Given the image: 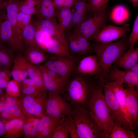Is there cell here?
Wrapping results in <instances>:
<instances>
[{"label": "cell", "instance_id": "cell-4", "mask_svg": "<svg viewBox=\"0 0 138 138\" xmlns=\"http://www.w3.org/2000/svg\"><path fill=\"white\" fill-rule=\"evenodd\" d=\"M71 116L75 122L79 138H103V131L88 108L73 109Z\"/></svg>", "mask_w": 138, "mask_h": 138}, {"label": "cell", "instance_id": "cell-17", "mask_svg": "<svg viewBox=\"0 0 138 138\" xmlns=\"http://www.w3.org/2000/svg\"><path fill=\"white\" fill-rule=\"evenodd\" d=\"M106 83L112 91L120 108L132 125L126 108L125 93L123 82L122 81L117 80Z\"/></svg>", "mask_w": 138, "mask_h": 138}, {"label": "cell", "instance_id": "cell-20", "mask_svg": "<svg viewBox=\"0 0 138 138\" xmlns=\"http://www.w3.org/2000/svg\"><path fill=\"white\" fill-rule=\"evenodd\" d=\"M59 120L45 114L40 119L36 138H51Z\"/></svg>", "mask_w": 138, "mask_h": 138}, {"label": "cell", "instance_id": "cell-53", "mask_svg": "<svg viewBox=\"0 0 138 138\" xmlns=\"http://www.w3.org/2000/svg\"><path fill=\"white\" fill-rule=\"evenodd\" d=\"M7 0H0V11L5 8Z\"/></svg>", "mask_w": 138, "mask_h": 138}, {"label": "cell", "instance_id": "cell-19", "mask_svg": "<svg viewBox=\"0 0 138 138\" xmlns=\"http://www.w3.org/2000/svg\"><path fill=\"white\" fill-rule=\"evenodd\" d=\"M56 10L53 0H39L34 15L38 19L56 20Z\"/></svg>", "mask_w": 138, "mask_h": 138}, {"label": "cell", "instance_id": "cell-37", "mask_svg": "<svg viewBox=\"0 0 138 138\" xmlns=\"http://www.w3.org/2000/svg\"><path fill=\"white\" fill-rule=\"evenodd\" d=\"M110 0H87L88 8L93 16L104 10L108 7Z\"/></svg>", "mask_w": 138, "mask_h": 138}, {"label": "cell", "instance_id": "cell-3", "mask_svg": "<svg viewBox=\"0 0 138 138\" xmlns=\"http://www.w3.org/2000/svg\"><path fill=\"white\" fill-rule=\"evenodd\" d=\"M103 85L100 82L97 85L88 109L103 131V138H107L114 121L105 101L103 90Z\"/></svg>", "mask_w": 138, "mask_h": 138}, {"label": "cell", "instance_id": "cell-23", "mask_svg": "<svg viewBox=\"0 0 138 138\" xmlns=\"http://www.w3.org/2000/svg\"><path fill=\"white\" fill-rule=\"evenodd\" d=\"M22 52L29 62L34 65L43 63L50 55L39 47H27L24 49Z\"/></svg>", "mask_w": 138, "mask_h": 138}, {"label": "cell", "instance_id": "cell-35", "mask_svg": "<svg viewBox=\"0 0 138 138\" xmlns=\"http://www.w3.org/2000/svg\"><path fill=\"white\" fill-rule=\"evenodd\" d=\"M92 17L93 16L90 12L87 13L80 12L75 10L74 9L71 24L66 33L73 32L76 30L83 22Z\"/></svg>", "mask_w": 138, "mask_h": 138}, {"label": "cell", "instance_id": "cell-8", "mask_svg": "<svg viewBox=\"0 0 138 138\" xmlns=\"http://www.w3.org/2000/svg\"><path fill=\"white\" fill-rule=\"evenodd\" d=\"M108 7L83 22L76 30L90 41L102 28L108 25L109 18Z\"/></svg>", "mask_w": 138, "mask_h": 138}, {"label": "cell", "instance_id": "cell-18", "mask_svg": "<svg viewBox=\"0 0 138 138\" xmlns=\"http://www.w3.org/2000/svg\"><path fill=\"white\" fill-rule=\"evenodd\" d=\"M138 63V48L128 50L123 53L112 65L124 70L128 71Z\"/></svg>", "mask_w": 138, "mask_h": 138}, {"label": "cell", "instance_id": "cell-29", "mask_svg": "<svg viewBox=\"0 0 138 138\" xmlns=\"http://www.w3.org/2000/svg\"><path fill=\"white\" fill-rule=\"evenodd\" d=\"M40 118L35 116L26 115L24 119L23 126L24 138H36Z\"/></svg>", "mask_w": 138, "mask_h": 138}, {"label": "cell", "instance_id": "cell-27", "mask_svg": "<svg viewBox=\"0 0 138 138\" xmlns=\"http://www.w3.org/2000/svg\"><path fill=\"white\" fill-rule=\"evenodd\" d=\"M36 23L31 21L25 28L22 33L23 49L29 47H39L36 39Z\"/></svg>", "mask_w": 138, "mask_h": 138}, {"label": "cell", "instance_id": "cell-54", "mask_svg": "<svg viewBox=\"0 0 138 138\" xmlns=\"http://www.w3.org/2000/svg\"><path fill=\"white\" fill-rule=\"evenodd\" d=\"M132 3L133 6L136 7L138 5V0H130Z\"/></svg>", "mask_w": 138, "mask_h": 138}, {"label": "cell", "instance_id": "cell-1", "mask_svg": "<svg viewBox=\"0 0 138 138\" xmlns=\"http://www.w3.org/2000/svg\"><path fill=\"white\" fill-rule=\"evenodd\" d=\"M100 82L96 76L74 72L68 80L61 96L73 109L88 108L96 88Z\"/></svg>", "mask_w": 138, "mask_h": 138}, {"label": "cell", "instance_id": "cell-45", "mask_svg": "<svg viewBox=\"0 0 138 138\" xmlns=\"http://www.w3.org/2000/svg\"><path fill=\"white\" fill-rule=\"evenodd\" d=\"M77 0H53L54 4L56 8H71L74 5Z\"/></svg>", "mask_w": 138, "mask_h": 138}, {"label": "cell", "instance_id": "cell-25", "mask_svg": "<svg viewBox=\"0 0 138 138\" xmlns=\"http://www.w3.org/2000/svg\"><path fill=\"white\" fill-rule=\"evenodd\" d=\"M41 49L50 54L61 56L71 55L67 45L51 37Z\"/></svg>", "mask_w": 138, "mask_h": 138}, {"label": "cell", "instance_id": "cell-15", "mask_svg": "<svg viewBox=\"0 0 138 138\" xmlns=\"http://www.w3.org/2000/svg\"><path fill=\"white\" fill-rule=\"evenodd\" d=\"M36 23L40 29L51 37L67 46L65 34L60 27L56 20L38 19Z\"/></svg>", "mask_w": 138, "mask_h": 138}, {"label": "cell", "instance_id": "cell-36", "mask_svg": "<svg viewBox=\"0 0 138 138\" xmlns=\"http://www.w3.org/2000/svg\"><path fill=\"white\" fill-rule=\"evenodd\" d=\"M67 116H64L59 120L52 134L51 138H68L66 120Z\"/></svg>", "mask_w": 138, "mask_h": 138}, {"label": "cell", "instance_id": "cell-2", "mask_svg": "<svg viewBox=\"0 0 138 138\" xmlns=\"http://www.w3.org/2000/svg\"><path fill=\"white\" fill-rule=\"evenodd\" d=\"M92 45L102 70L100 79L101 81L111 66L123 53L130 48L128 37L126 35L115 42H94Z\"/></svg>", "mask_w": 138, "mask_h": 138}, {"label": "cell", "instance_id": "cell-7", "mask_svg": "<svg viewBox=\"0 0 138 138\" xmlns=\"http://www.w3.org/2000/svg\"><path fill=\"white\" fill-rule=\"evenodd\" d=\"M72 112L70 104L60 95L48 93L45 114L59 120L64 116H71Z\"/></svg>", "mask_w": 138, "mask_h": 138}, {"label": "cell", "instance_id": "cell-56", "mask_svg": "<svg viewBox=\"0 0 138 138\" xmlns=\"http://www.w3.org/2000/svg\"><path fill=\"white\" fill-rule=\"evenodd\" d=\"M14 0H7L8 1H11Z\"/></svg>", "mask_w": 138, "mask_h": 138}, {"label": "cell", "instance_id": "cell-6", "mask_svg": "<svg viewBox=\"0 0 138 138\" xmlns=\"http://www.w3.org/2000/svg\"><path fill=\"white\" fill-rule=\"evenodd\" d=\"M48 95L47 90L40 91L28 95L20 96L19 99L26 114L40 118L45 115Z\"/></svg>", "mask_w": 138, "mask_h": 138}, {"label": "cell", "instance_id": "cell-39", "mask_svg": "<svg viewBox=\"0 0 138 138\" xmlns=\"http://www.w3.org/2000/svg\"><path fill=\"white\" fill-rule=\"evenodd\" d=\"M20 103L19 97H13L3 94L0 97V114L8 108Z\"/></svg>", "mask_w": 138, "mask_h": 138}, {"label": "cell", "instance_id": "cell-55", "mask_svg": "<svg viewBox=\"0 0 138 138\" xmlns=\"http://www.w3.org/2000/svg\"><path fill=\"white\" fill-rule=\"evenodd\" d=\"M3 94L2 89L0 88V97Z\"/></svg>", "mask_w": 138, "mask_h": 138}, {"label": "cell", "instance_id": "cell-42", "mask_svg": "<svg viewBox=\"0 0 138 138\" xmlns=\"http://www.w3.org/2000/svg\"><path fill=\"white\" fill-rule=\"evenodd\" d=\"M36 6L30 0H21L19 12L32 16L36 11Z\"/></svg>", "mask_w": 138, "mask_h": 138}, {"label": "cell", "instance_id": "cell-10", "mask_svg": "<svg viewBox=\"0 0 138 138\" xmlns=\"http://www.w3.org/2000/svg\"><path fill=\"white\" fill-rule=\"evenodd\" d=\"M20 1H7L5 8L12 31L10 45L17 52L22 51L23 49L22 38L18 34L17 28V16Z\"/></svg>", "mask_w": 138, "mask_h": 138}, {"label": "cell", "instance_id": "cell-34", "mask_svg": "<svg viewBox=\"0 0 138 138\" xmlns=\"http://www.w3.org/2000/svg\"><path fill=\"white\" fill-rule=\"evenodd\" d=\"M126 8L122 5H119L114 7L109 14V17L112 21L117 24L124 22L129 17Z\"/></svg>", "mask_w": 138, "mask_h": 138}, {"label": "cell", "instance_id": "cell-33", "mask_svg": "<svg viewBox=\"0 0 138 138\" xmlns=\"http://www.w3.org/2000/svg\"><path fill=\"white\" fill-rule=\"evenodd\" d=\"M132 131L126 129L114 121L107 138H135Z\"/></svg>", "mask_w": 138, "mask_h": 138}, {"label": "cell", "instance_id": "cell-13", "mask_svg": "<svg viewBox=\"0 0 138 138\" xmlns=\"http://www.w3.org/2000/svg\"><path fill=\"white\" fill-rule=\"evenodd\" d=\"M124 85L126 109L130 122L134 129L138 123V88L126 84Z\"/></svg>", "mask_w": 138, "mask_h": 138}, {"label": "cell", "instance_id": "cell-9", "mask_svg": "<svg viewBox=\"0 0 138 138\" xmlns=\"http://www.w3.org/2000/svg\"><path fill=\"white\" fill-rule=\"evenodd\" d=\"M105 101L111 115L116 122L127 129H133L119 105L112 91L105 83L103 86Z\"/></svg>", "mask_w": 138, "mask_h": 138}, {"label": "cell", "instance_id": "cell-32", "mask_svg": "<svg viewBox=\"0 0 138 138\" xmlns=\"http://www.w3.org/2000/svg\"><path fill=\"white\" fill-rule=\"evenodd\" d=\"M72 32L77 40L80 54L87 55L94 54L90 41L77 30Z\"/></svg>", "mask_w": 138, "mask_h": 138}, {"label": "cell", "instance_id": "cell-41", "mask_svg": "<svg viewBox=\"0 0 138 138\" xmlns=\"http://www.w3.org/2000/svg\"><path fill=\"white\" fill-rule=\"evenodd\" d=\"M6 94L14 98H19L20 96V89L19 82L14 79L9 80L6 88Z\"/></svg>", "mask_w": 138, "mask_h": 138}, {"label": "cell", "instance_id": "cell-21", "mask_svg": "<svg viewBox=\"0 0 138 138\" xmlns=\"http://www.w3.org/2000/svg\"><path fill=\"white\" fill-rule=\"evenodd\" d=\"M17 52L8 44H0V71H11Z\"/></svg>", "mask_w": 138, "mask_h": 138}, {"label": "cell", "instance_id": "cell-40", "mask_svg": "<svg viewBox=\"0 0 138 138\" xmlns=\"http://www.w3.org/2000/svg\"><path fill=\"white\" fill-rule=\"evenodd\" d=\"M31 16L18 11L17 16V31L21 38L24 29L31 21Z\"/></svg>", "mask_w": 138, "mask_h": 138}, {"label": "cell", "instance_id": "cell-12", "mask_svg": "<svg viewBox=\"0 0 138 138\" xmlns=\"http://www.w3.org/2000/svg\"><path fill=\"white\" fill-rule=\"evenodd\" d=\"M117 80L122 81L127 85L138 88V74L129 71L121 70L112 65L103 78L101 82L104 84L106 82Z\"/></svg>", "mask_w": 138, "mask_h": 138}, {"label": "cell", "instance_id": "cell-24", "mask_svg": "<svg viewBox=\"0 0 138 138\" xmlns=\"http://www.w3.org/2000/svg\"><path fill=\"white\" fill-rule=\"evenodd\" d=\"M12 36L11 25L4 8L0 11V44L10 46Z\"/></svg>", "mask_w": 138, "mask_h": 138}, {"label": "cell", "instance_id": "cell-30", "mask_svg": "<svg viewBox=\"0 0 138 138\" xmlns=\"http://www.w3.org/2000/svg\"><path fill=\"white\" fill-rule=\"evenodd\" d=\"M21 102L11 106L0 114V120L5 122L17 119L24 118L26 116Z\"/></svg>", "mask_w": 138, "mask_h": 138}, {"label": "cell", "instance_id": "cell-51", "mask_svg": "<svg viewBox=\"0 0 138 138\" xmlns=\"http://www.w3.org/2000/svg\"><path fill=\"white\" fill-rule=\"evenodd\" d=\"M128 71L138 74V63L132 66Z\"/></svg>", "mask_w": 138, "mask_h": 138}, {"label": "cell", "instance_id": "cell-52", "mask_svg": "<svg viewBox=\"0 0 138 138\" xmlns=\"http://www.w3.org/2000/svg\"><path fill=\"white\" fill-rule=\"evenodd\" d=\"M4 133V123L0 120V137L3 136Z\"/></svg>", "mask_w": 138, "mask_h": 138}, {"label": "cell", "instance_id": "cell-38", "mask_svg": "<svg viewBox=\"0 0 138 138\" xmlns=\"http://www.w3.org/2000/svg\"><path fill=\"white\" fill-rule=\"evenodd\" d=\"M65 34L67 47L70 55H80L77 40L73 32H68Z\"/></svg>", "mask_w": 138, "mask_h": 138}, {"label": "cell", "instance_id": "cell-14", "mask_svg": "<svg viewBox=\"0 0 138 138\" xmlns=\"http://www.w3.org/2000/svg\"><path fill=\"white\" fill-rule=\"evenodd\" d=\"M74 72L96 76L100 80L102 71L97 57L94 54H89L82 58L78 63Z\"/></svg>", "mask_w": 138, "mask_h": 138}, {"label": "cell", "instance_id": "cell-16", "mask_svg": "<svg viewBox=\"0 0 138 138\" xmlns=\"http://www.w3.org/2000/svg\"><path fill=\"white\" fill-rule=\"evenodd\" d=\"M28 63L22 51L17 53L11 71L14 79L20 82L27 78Z\"/></svg>", "mask_w": 138, "mask_h": 138}, {"label": "cell", "instance_id": "cell-49", "mask_svg": "<svg viewBox=\"0 0 138 138\" xmlns=\"http://www.w3.org/2000/svg\"><path fill=\"white\" fill-rule=\"evenodd\" d=\"M11 76L10 71H0V79H4L9 82Z\"/></svg>", "mask_w": 138, "mask_h": 138}, {"label": "cell", "instance_id": "cell-11", "mask_svg": "<svg viewBox=\"0 0 138 138\" xmlns=\"http://www.w3.org/2000/svg\"><path fill=\"white\" fill-rule=\"evenodd\" d=\"M130 28L129 24H124L121 27L107 25L101 29L93 37L91 41L94 42L107 43L126 35Z\"/></svg>", "mask_w": 138, "mask_h": 138}, {"label": "cell", "instance_id": "cell-47", "mask_svg": "<svg viewBox=\"0 0 138 138\" xmlns=\"http://www.w3.org/2000/svg\"><path fill=\"white\" fill-rule=\"evenodd\" d=\"M20 96L32 94L40 90L36 87L29 86L20 88Z\"/></svg>", "mask_w": 138, "mask_h": 138}, {"label": "cell", "instance_id": "cell-43", "mask_svg": "<svg viewBox=\"0 0 138 138\" xmlns=\"http://www.w3.org/2000/svg\"><path fill=\"white\" fill-rule=\"evenodd\" d=\"M130 49L134 48V45L138 40V15L137 14L134 23L132 32L128 37Z\"/></svg>", "mask_w": 138, "mask_h": 138}, {"label": "cell", "instance_id": "cell-22", "mask_svg": "<svg viewBox=\"0 0 138 138\" xmlns=\"http://www.w3.org/2000/svg\"><path fill=\"white\" fill-rule=\"evenodd\" d=\"M24 119H16L4 123V133L3 137L18 138L23 134Z\"/></svg>", "mask_w": 138, "mask_h": 138}, {"label": "cell", "instance_id": "cell-26", "mask_svg": "<svg viewBox=\"0 0 138 138\" xmlns=\"http://www.w3.org/2000/svg\"><path fill=\"white\" fill-rule=\"evenodd\" d=\"M73 8H56V16L61 29L65 33L67 32L71 24Z\"/></svg>", "mask_w": 138, "mask_h": 138}, {"label": "cell", "instance_id": "cell-50", "mask_svg": "<svg viewBox=\"0 0 138 138\" xmlns=\"http://www.w3.org/2000/svg\"><path fill=\"white\" fill-rule=\"evenodd\" d=\"M8 82L5 80L0 79V88L2 90L6 88Z\"/></svg>", "mask_w": 138, "mask_h": 138}, {"label": "cell", "instance_id": "cell-46", "mask_svg": "<svg viewBox=\"0 0 138 138\" xmlns=\"http://www.w3.org/2000/svg\"><path fill=\"white\" fill-rule=\"evenodd\" d=\"M87 1V0H77L73 6V8L75 10L80 12H90L88 8Z\"/></svg>", "mask_w": 138, "mask_h": 138}, {"label": "cell", "instance_id": "cell-31", "mask_svg": "<svg viewBox=\"0 0 138 138\" xmlns=\"http://www.w3.org/2000/svg\"><path fill=\"white\" fill-rule=\"evenodd\" d=\"M27 73L29 78L40 90L42 91L47 90L44 84L41 72L37 65H33L29 62Z\"/></svg>", "mask_w": 138, "mask_h": 138}, {"label": "cell", "instance_id": "cell-44", "mask_svg": "<svg viewBox=\"0 0 138 138\" xmlns=\"http://www.w3.org/2000/svg\"><path fill=\"white\" fill-rule=\"evenodd\" d=\"M66 120L70 137L79 138L77 132L75 122L72 117L71 116H67Z\"/></svg>", "mask_w": 138, "mask_h": 138}, {"label": "cell", "instance_id": "cell-28", "mask_svg": "<svg viewBox=\"0 0 138 138\" xmlns=\"http://www.w3.org/2000/svg\"><path fill=\"white\" fill-rule=\"evenodd\" d=\"M37 65L41 71L44 84L48 93L50 94H62L64 91V88L48 75L43 64Z\"/></svg>", "mask_w": 138, "mask_h": 138}, {"label": "cell", "instance_id": "cell-48", "mask_svg": "<svg viewBox=\"0 0 138 138\" xmlns=\"http://www.w3.org/2000/svg\"><path fill=\"white\" fill-rule=\"evenodd\" d=\"M19 82L20 88L29 86H35L37 87L34 83L29 78H26Z\"/></svg>", "mask_w": 138, "mask_h": 138}, {"label": "cell", "instance_id": "cell-5", "mask_svg": "<svg viewBox=\"0 0 138 138\" xmlns=\"http://www.w3.org/2000/svg\"><path fill=\"white\" fill-rule=\"evenodd\" d=\"M86 55L61 56L50 54L48 58L43 64L59 74L67 82L74 72L79 61Z\"/></svg>", "mask_w": 138, "mask_h": 138}]
</instances>
